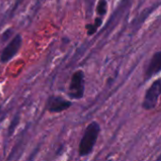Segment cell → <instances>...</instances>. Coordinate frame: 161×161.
Wrapping results in <instances>:
<instances>
[{"label": "cell", "mask_w": 161, "mask_h": 161, "mask_svg": "<svg viewBox=\"0 0 161 161\" xmlns=\"http://www.w3.org/2000/svg\"><path fill=\"white\" fill-rule=\"evenodd\" d=\"M23 40L21 34L15 35L11 41L7 44V46L2 50V53L0 55V61L2 63H7L10 59H12L20 51L22 47Z\"/></svg>", "instance_id": "277c9868"}, {"label": "cell", "mask_w": 161, "mask_h": 161, "mask_svg": "<svg viewBox=\"0 0 161 161\" xmlns=\"http://www.w3.org/2000/svg\"><path fill=\"white\" fill-rule=\"evenodd\" d=\"M108 161H112V160H108Z\"/></svg>", "instance_id": "8fae6325"}, {"label": "cell", "mask_w": 161, "mask_h": 161, "mask_svg": "<svg viewBox=\"0 0 161 161\" xmlns=\"http://www.w3.org/2000/svg\"><path fill=\"white\" fill-rule=\"evenodd\" d=\"M85 94V74L82 70L75 71L71 77L68 95L71 99L79 100Z\"/></svg>", "instance_id": "7a4b0ae2"}, {"label": "cell", "mask_w": 161, "mask_h": 161, "mask_svg": "<svg viewBox=\"0 0 161 161\" xmlns=\"http://www.w3.org/2000/svg\"><path fill=\"white\" fill-rule=\"evenodd\" d=\"M85 28H86V31H87V35L88 36H92L98 30V27L93 23L92 24H86Z\"/></svg>", "instance_id": "ba28073f"}, {"label": "cell", "mask_w": 161, "mask_h": 161, "mask_svg": "<svg viewBox=\"0 0 161 161\" xmlns=\"http://www.w3.org/2000/svg\"><path fill=\"white\" fill-rule=\"evenodd\" d=\"M95 11L99 17L105 16L108 11V1L107 0H98Z\"/></svg>", "instance_id": "52a82bcc"}, {"label": "cell", "mask_w": 161, "mask_h": 161, "mask_svg": "<svg viewBox=\"0 0 161 161\" xmlns=\"http://www.w3.org/2000/svg\"><path fill=\"white\" fill-rule=\"evenodd\" d=\"M18 122H19V117L18 116H16V117H14L13 118V120L11 121V124H10V126H9V128H8V131H9V134H11L12 132H13V130H14V127L17 125V124H18Z\"/></svg>", "instance_id": "9c48e42d"}, {"label": "cell", "mask_w": 161, "mask_h": 161, "mask_svg": "<svg viewBox=\"0 0 161 161\" xmlns=\"http://www.w3.org/2000/svg\"><path fill=\"white\" fill-rule=\"evenodd\" d=\"M161 94V79H156L146 90L142 107L144 110H153L157 108Z\"/></svg>", "instance_id": "3957f363"}, {"label": "cell", "mask_w": 161, "mask_h": 161, "mask_svg": "<svg viewBox=\"0 0 161 161\" xmlns=\"http://www.w3.org/2000/svg\"><path fill=\"white\" fill-rule=\"evenodd\" d=\"M73 103L61 96L51 95L47 98L45 108L50 113H60L69 109Z\"/></svg>", "instance_id": "5b68a950"}, {"label": "cell", "mask_w": 161, "mask_h": 161, "mask_svg": "<svg viewBox=\"0 0 161 161\" xmlns=\"http://www.w3.org/2000/svg\"><path fill=\"white\" fill-rule=\"evenodd\" d=\"M93 24L97 26V27H100L101 25H102V24H103V19H102V17H96L95 19H94V22H93Z\"/></svg>", "instance_id": "30bf717a"}, {"label": "cell", "mask_w": 161, "mask_h": 161, "mask_svg": "<svg viewBox=\"0 0 161 161\" xmlns=\"http://www.w3.org/2000/svg\"><path fill=\"white\" fill-rule=\"evenodd\" d=\"M100 132L101 126L96 121H93L87 125L78 144V155L80 158L88 157L92 153Z\"/></svg>", "instance_id": "6da1fadb"}, {"label": "cell", "mask_w": 161, "mask_h": 161, "mask_svg": "<svg viewBox=\"0 0 161 161\" xmlns=\"http://www.w3.org/2000/svg\"><path fill=\"white\" fill-rule=\"evenodd\" d=\"M161 70V52L158 51L155 53L150 59L148 66L144 72V80H149L154 75H158Z\"/></svg>", "instance_id": "8992f818"}]
</instances>
